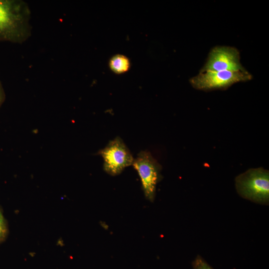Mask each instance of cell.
Returning <instances> with one entry per match:
<instances>
[{"label":"cell","instance_id":"cell-10","mask_svg":"<svg viewBox=\"0 0 269 269\" xmlns=\"http://www.w3.org/2000/svg\"><path fill=\"white\" fill-rule=\"evenodd\" d=\"M5 98V93L2 84L0 81V108L4 101Z\"/></svg>","mask_w":269,"mask_h":269},{"label":"cell","instance_id":"cell-11","mask_svg":"<svg viewBox=\"0 0 269 269\" xmlns=\"http://www.w3.org/2000/svg\"><path fill=\"white\" fill-rule=\"evenodd\" d=\"M3 217L2 214V211L1 210V208L0 207V218Z\"/></svg>","mask_w":269,"mask_h":269},{"label":"cell","instance_id":"cell-8","mask_svg":"<svg viewBox=\"0 0 269 269\" xmlns=\"http://www.w3.org/2000/svg\"><path fill=\"white\" fill-rule=\"evenodd\" d=\"M192 269H214L201 256L198 255L192 262Z\"/></svg>","mask_w":269,"mask_h":269},{"label":"cell","instance_id":"cell-7","mask_svg":"<svg viewBox=\"0 0 269 269\" xmlns=\"http://www.w3.org/2000/svg\"><path fill=\"white\" fill-rule=\"evenodd\" d=\"M109 66L115 73L121 74L129 71L131 66L129 59L124 55L118 54L112 56L110 59Z\"/></svg>","mask_w":269,"mask_h":269},{"label":"cell","instance_id":"cell-5","mask_svg":"<svg viewBox=\"0 0 269 269\" xmlns=\"http://www.w3.org/2000/svg\"><path fill=\"white\" fill-rule=\"evenodd\" d=\"M104 160L103 168L112 176L120 174L126 167L132 165L134 158L123 139L118 136L98 152Z\"/></svg>","mask_w":269,"mask_h":269},{"label":"cell","instance_id":"cell-6","mask_svg":"<svg viewBox=\"0 0 269 269\" xmlns=\"http://www.w3.org/2000/svg\"><path fill=\"white\" fill-rule=\"evenodd\" d=\"M245 70L241 63L238 50L234 47L226 46H218L212 48L201 69L231 72Z\"/></svg>","mask_w":269,"mask_h":269},{"label":"cell","instance_id":"cell-9","mask_svg":"<svg viewBox=\"0 0 269 269\" xmlns=\"http://www.w3.org/2000/svg\"><path fill=\"white\" fill-rule=\"evenodd\" d=\"M8 233L7 222L4 217L0 218V244L4 242Z\"/></svg>","mask_w":269,"mask_h":269},{"label":"cell","instance_id":"cell-2","mask_svg":"<svg viewBox=\"0 0 269 269\" xmlns=\"http://www.w3.org/2000/svg\"><path fill=\"white\" fill-rule=\"evenodd\" d=\"M236 188L242 197L255 203L268 205L269 173L263 168L251 169L238 175Z\"/></svg>","mask_w":269,"mask_h":269},{"label":"cell","instance_id":"cell-3","mask_svg":"<svg viewBox=\"0 0 269 269\" xmlns=\"http://www.w3.org/2000/svg\"><path fill=\"white\" fill-rule=\"evenodd\" d=\"M252 78V75L246 70L237 72L201 70L198 75L190 79V82L196 89L208 91L225 89L234 84Z\"/></svg>","mask_w":269,"mask_h":269},{"label":"cell","instance_id":"cell-1","mask_svg":"<svg viewBox=\"0 0 269 269\" xmlns=\"http://www.w3.org/2000/svg\"><path fill=\"white\" fill-rule=\"evenodd\" d=\"M31 10L22 0H0V42L22 43L31 35Z\"/></svg>","mask_w":269,"mask_h":269},{"label":"cell","instance_id":"cell-4","mask_svg":"<svg viewBox=\"0 0 269 269\" xmlns=\"http://www.w3.org/2000/svg\"><path fill=\"white\" fill-rule=\"evenodd\" d=\"M132 165L139 176L146 199L153 202L156 184L160 179L159 164L149 151L142 150L134 159Z\"/></svg>","mask_w":269,"mask_h":269}]
</instances>
